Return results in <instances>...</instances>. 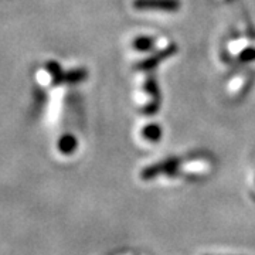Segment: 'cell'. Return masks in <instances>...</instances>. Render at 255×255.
<instances>
[{
	"instance_id": "6da1fadb",
	"label": "cell",
	"mask_w": 255,
	"mask_h": 255,
	"mask_svg": "<svg viewBox=\"0 0 255 255\" xmlns=\"http://www.w3.org/2000/svg\"><path fill=\"white\" fill-rule=\"evenodd\" d=\"M135 7L137 9L174 10L179 7V3L176 0H136Z\"/></svg>"
}]
</instances>
